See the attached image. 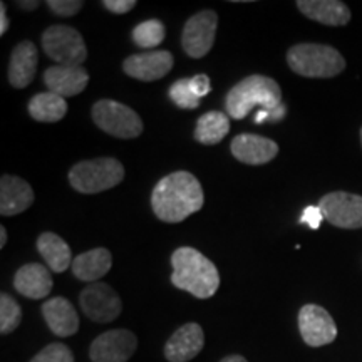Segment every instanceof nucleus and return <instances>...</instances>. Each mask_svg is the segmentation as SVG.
Listing matches in <instances>:
<instances>
[{"label": "nucleus", "mask_w": 362, "mask_h": 362, "mask_svg": "<svg viewBox=\"0 0 362 362\" xmlns=\"http://www.w3.org/2000/svg\"><path fill=\"white\" fill-rule=\"evenodd\" d=\"M205 194L197 176L188 171H175L158 181L151 193L155 215L165 223H180L202 210Z\"/></svg>", "instance_id": "f257e3e1"}, {"label": "nucleus", "mask_w": 362, "mask_h": 362, "mask_svg": "<svg viewBox=\"0 0 362 362\" xmlns=\"http://www.w3.org/2000/svg\"><path fill=\"white\" fill-rule=\"evenodd\" d=\"M171 284L180 291L189 292L197 298H210L218 291V269L202 252L192 247L176 248L171 255Z\"/></svg>", "instance_id": "f03ea898"}, {"label": "nucleus", "mask_w": 362, "mask_h": 362, "mask_svg": "<svg viewBox=\"0 0 362 362\" xmlns=\"http://www.w3.org/2000/svg\"><path fill=\"white\" fill-rule=\"evenodd\" d=\"M226 112L233 119H243L255 106L267 112L284 111L282 89L275 79L262 74H253L242 79L228 90L225 99Z\"/></svg>", "instance_id": "7ed1b4c3"}, {"label": "nucleus", "mask_w": 362, "mask_h": 362, "mask_svg": "<svg viewBox=\"0 0 362 362\" xmlns=\"http://www.w3.org/2000/svg\"><path fill=\"white\" fill-rule=\"evenodd\" d=\"M287 62L296 74L312 79L336 78L346 69L342 54L324 44H296L288 49Z\"/></svg>", "instance_id": "20e7f679"}, {"label": "nucleus", "mask_w": 362, "mask_h": 362, "mask_svg": "<svg viewBox=\"0 0 362 362\" xmlns=\"http://www.w3.org/2000/svg\"><path fill=\"white\" fill-rule=\"evenodd\" d=\"M124 178V166L116 158H96L74 165L69 171V183L76 192L94 194L117 187Z\"/></svg>", "instance_id": "39448f33"}, {"label": "nucleus", "mask_w": 362, "mask_h": 362, "mask_svg": "<svg viewBox=\"0 0 362 362\" xmlns=\"http://www.w3.org/2000/svg\"><path fill=\"white\" fill-rule=\"evenodd\" d=\"M94 124L104 133L119 139H133L143 133V121L136 111L123 103L101 99L90 110Z\"/></svg>", "instance_id": "423d86ee"}, {"label": "nucleus", "mask_w": 362, "mask_h": 362, "mask_svg": "<svg viewBox=\"0 0 362 362\" xmlns=\"http://www.w3.org/2000/svg\"><path fill=\"white\" fill-rule=\"evenodd\" d=\"M42 47L59 66H83L88 59V47L78 30L69 25H51L42 34Z\"/></svg>", "instance_id": "0eeeda50"}, {"label": "nucleus", "mask_w": 362, "mask_h": 362, "mask_svg": "<svg viewBox=\"0 0 362 362\" xmlns=\"http://www.w3.org/2000/svg\"><path fill=\"white\" fill-rule=\"evenodd\" d=\"M218 16L215 11H202L189 17L181 34V45L193 59L205 57L214 47Z\"/></svg>", "instance_id": "6e6552de"}, {"label": "nucleus", "mask_w": 362, "mask_h": 362, "mask_svg": "<svg viewBox=\"0 0 362 362\" xmlns=\"http://www.w3.org/2000/svg\"><path fill=\"white\" fill-rule=\"evenodd\" d=\"M324 220L346 230L362 228V197L347 192H332L320 198Z\"/></svg>", "instance_id": "1a4fd4ad"}, {"label": "nucleus", "mask_w": 362, "mask_h": 362, "mask_svg": "<svg viewBox=\"0 0 362 362\" xmlns=\"http://www.w3.org/2000/svg\"><path fill=\"white\" fill-rule=\"evenodd\" d=\"M81 309L90 320L107 324L117 319L123 310V302L111 285L104 282L90 284L79 296Z\"/></svg>", "instance_id": "9d476101"}, {"label": "nucleus", "mask_w": 362, "mask_h": 362, "mask_svg": "<svg viewBox=\"0 0 362 362\" xmlns=\"http://www.w3.org/2000/svg\"><path fill=\"white\" fill-rule=\"evenodd\" d=\"M298 330L310 347H322L337 337V325L324 307L307 304L298 312Z\"/></svg>", "instance_id": "9b49d317"}, {"label": "nucleus", "mask_w": 362, "mask_h": 362, "mask_svg": "<svg viewBox=\"0 0 362 362\" xmlns=\"http://www.w3.org/2000/svg\"><path fill=\"white\" fill-rule=\"evenodd\" d=\"M138 347V337L128 329H115L101 334L90 344L93 362H128Z\"/></svg>", "instance_id": "f8f14e48"}, {"label": "nucleus", "mask_w": 362, "mask_h": 362, "mask_svg": "<svg viewBox=\"0 0 362 362\" xmlns=\"http://www.w3.org/2000/svg\"><path fill=\"white\" fill-rule=\"evenodd\" d=\"M173 54L168 51H149L141 54H133L124 59L123 69L129 78L151 83L165 78L173 67Z\"/></svg>", "instance_id": "ddd939ff"}, {"label": "nucleus", "mask_w": 362, "mask_h": 362, "mask_svg": "<svg viewBox=\"0 0 362 362\" xmlns=\"http://www.w3.org/2000/svg\"><path fill=\"white\" fill-rule=\"evenodd\" d=\"M89 74L83 66H51L44 72L47 90L61 98H74L88 88Z\"/></svg>", "instance_id": "4468645a"}, {"label": "nucleus", "mask_w": 362, "mask_h": 362, "mask_svg": "<svg viewBox=\"0 0 362 362\" xmlns=\"http://www.w3.org/2000/svg\"><path fill=\"white\" fill-rule=\"evenodd\" d=\"M205 346V334L200 324H185L168 339L165 357L170 362H188L200 354Z\"/></svg>", "instance_id": "2eb2a0df"}, {"label": "nucleus", "mask_w": 362, "mask_h": 362, "mask_svg": "<svg viewBox=\"0 0 362 362\" xmlns=\"http://www.w3.org/2000/svg\"><path fill=\"white\" fill-rule=\"evenodd\" d=\"M232 155L245 165L260 166L279 155V144L259 134H238L232 141Z\"/></svg>", "instance_id": "dca6fc26"}, {"label": "nucleus", "mask_w": 362, "mask_h": 362, "mask_svg": "<svg viewBox=\"0 0 362 362\" xmlns=\"http://www.w3.org/2000/svg\"><path fill=\"white\" fill-rule=\"evenodd\" d=\"M34 203V189L19 176L4 175L0 180V214L13 216L25 211Z\"/></svg>", "instance_id": "f3484780"}, {"label": "nucleus", "mask_w": 362, "mask_h": 362, "mask_svg": "<svg viewBox=\"0 0 362 362\" xmlns=\"http://www.w3.org/2000/svg\"><path fill=\"white\" fill-rule=\"evenodd\" d=\"M37 47L30 40H22L13 47L8 64V83L12 88L24 89L33 83L37 71Z\"/></svg>", "instance_id": "a211bd4d"}, {"label": "nucleus", "mask_w": 362, "mask_h": 362, "mask_svg": "<svg viewBox=\"0 0 362 362\" xmlns=\"http://www.w3.org/2000/svg\"><path fill=\"white\" fill-rule=\"evenodd\" d=\"M52 275L42 264H27L17 270L13 277L16 291L27 298L40 300L52 291Z\"/></svg>", "instance_id": "6ab92c4d"}, {"label": "nucleus", "mask_w": 362, "mask_h": 362, "mask_svg": "<svg viewBox=\"0 0 362 362\" xmlns=\"http://www.w3.org/2000/svg\"><path fill=\"white\" fill-rule=\"evenodd\" d=\"M42 314L49 329L59 337H71L79 330L78 312L64 297L49 298L42 305Z\"/></svg>", "instance_id": "aec40b11"}, {"label": "nucleus", "mask_w": 362, "mask_h": 362, "mask_svg": "<svg viewBox=\"0 0 362 362\" xmlns=\"http://www.w3.org/2000/svg\"><path fill=\"white\" fill-rule=\"evenodd\" d=\"M297 7L310 21L324 25H347L351 21L349 7L339 0H298Z\"/></svg>", "instance_id": "412c9836"}, {"label": "nucleus", "mask_w": 362, "mask_h": 362, "mask_svg": "<svg viewBox=\"0 0 362 362\" xmlns=\"http://www.w3.org/2000/svg\"><path fill=\"white\" fill-rule=\"evenodd\" d=\"M112 255L107 248H93V250L81 253L72 262V275L83 282L96 284L111 270Z\"/></svg>", "instance_id": "4be33fe9"}, {"label": "nucleus", "mask_w": 362, "mask_h": 362, "mask_svg": "<svg viewBox=\"0 0 362 362\" xmlns=\"http://www.w3.org/2000/svg\"><path fill=\"white\" fill-rule=\"evenodd\" d=\"M37 250L54 274H62L72 265V253L67 243L59 235L45 232L37 238Z\"/></svg>", "instance_id": "5701e85b"}, {"label": "nucleus", "mask_w": 362, "mask_h": 362, "mask_svg": "<svg viewBox=\"0 0 362 362\" xmlns=\"http://www.w3.org/2000/svg\"><path fill=\"white\" fill-rule=\"evenodd\" d=\"M29 115L40 123H57L67 115V103L64 98L57 96L51 90H45L30 99Z\"/></svg>", "instance_id": "b1692460"}, {"label": "nucleus", "mask_w": 362, "mask_h": 362, "mask_svg": "<svg viewBox=\"0 0 362 362\" xmlns=\"http://www.w3.org/2000/svg\"><path fill=\"white\" fill-rule=\"evenodd\" d=\"M230 131V117L225 112L210 111L200 116L197 128H194V139L202 144H218Z\"/></svg>", "instance_id": "393cba45"}, {"label": "nucleus", "mask_w": 362, "mask_h": 362, "mask_svg": "<svg viewBox=\"0 0 362 362\" xmlns=\"http://www.w3.org/2000/svg\"><path fill=\"white\" fill-rule=\"evenodd\" d=\"M165 34H166V29L161 21L149 19L136 25L133 34H131V37H133V42L138 45V47L151 49V47H158V45L165 40Z\"/></svg>", "instance_id": "a878e982"}, {"label": "nucleus", "mask_w": 362, "mask_h": 362, "mask_svg": "<svg viewBox=\"0 0 362 362\" xmlns=\"http://www.w3.org/2000/svg\"><path fill=\"white\" fill-rule=\"evenodd\" d=\"M22 310L17 300L8 293H0V332L4 336L11 334L21 325Z\"/></svg>", "instance_id": "bb28decb"}, {"label": "nucleus", "mask_w": 362, "mask_h": 362, "mask_svg": "<svg viewBox=\"0 0 362 362\" xmlns=\"http://www.w3.org/2000/svg\"><path fill=\"white\" fill-rule=\"evenodd\" d=\"M170 98L178 107H183V110H197L200 106L202 99L193 93L192 83L189 79H180L176 83L171 84L170 88Z\"/></svg>", "instance_id": "cd10ccee"}, {"label": "nucleus", "mask_w": 362, "mask_h": 362, "mask_svg": "<svg viewBox=\"0 0 362 362\" xmlns=\"http://www.w3.org/2000/svg\"><path fill=\"white\" fill-rule=\"evenodd\" d=\"M30 362H74V354L66 344L52 342L37 352Z\"/></svg>", "instance_id": "c85d7f7f"}, {"label": "nucleus", "mask_w": 362, "mask_h": 362, "mask_svg": "<svg viewBox=\"0 0 362 362\" xmlns=\"http://www.w3.org/2000/svg\"><path fill=\"white\" fill-rule=\"evenodd\" d=\"M47 6L59 17H72L84 7L83 0H49Z\"/></svg>", "instance_id": "c756f323"}, {"label": "nucleus", "mask_w": 362, "mask_h": 362, "mask_svg": "<svg viewBox=\"0 0 362 362\" xmlns=\"http://www.w3.org/2000/svg\"><path fill=\"white\" fill-rule=\"evenodd\" d=\"M324 221V215L319 206H307L300 216V223L309 225L312 230H317Z\"/></svg>", "instance_id": "7c9ffc66"}, {"label": "nucleus", "mask_w": 362, "mask_h": 362, "mask_svg": "<svg viewBox=\"0 0 362 362\" xmlns=\"http://www.w3.org/2000/svg\"><path fill=\"white\" fill-rule=\"evenodd\" d=\"M189 83H192L193 93L197 94L198 98H205L208 93L211 90V83L210 78L206 74H197L194 78H189Z\"/></svg>", "instance_id": "2f4dec72"}, {"label": "nucleus", "mask_w": 362, "mask_h": 362, "mask_svg": "<svg viewBox=\"0 0 362 362\" xmlns=\"http://www.w3.org/2000/svg\"><path fill=\"white\" fill-rule=\"evenodd\" d=\"M103 6L112 13H128L136 7V0H103Z\"/></svg>", "instance_id": "473e14b6"}, {"label": "nucleus", "mask_w": 362, "mask_h": 362, "mask_svg": "<svg viewBox=\"0 0 362 362\" xmlns=\"http://www.w3.org/2000/svg\"><path fill=\"white\" fill-rule=\"evenodd\" d=\"M8 29V19H7V8L6 4L0 2V35H4Z\"/></svg>", "instance_id": "72a5a7b5"}, {"label": "nucleus", "mask_w": 362, "mask_h": 362, "mask_svg": "<svg viewBox=\"0 0 362 362\" xmlns=\"http://www.w3.org/2000/svg\"><path fill=\"white\" fill-rule=\"evenodd\" d=\"M220 362H248L245 357L243 356H238V354H233V356H226L225 359H221Z\"/></svg>", "instance_id": "f704fd0d"}, {"label": "nucleus", "mask_w": 362, "mask_h": 362, "mask_svg": "<svg viewBox=\"0 0 362 362\" xmlns=\"http://www.w3.org/2000/svg\"><path fill=\"white\" fill-rule=\"evenodd\" d=\"M7 243V230L6 226H0V248L6 247Z\"/></svg>", "instance_id": "c9c22d12"}, {"label": "nucleus", "mask_w": 362, "mask_h": 362, "mask_svg": "<svg viewBox=\"0 0 362 362\" xmlns=\"http://www.w3.org/2000/svg\"><path fill=\"white\" fill-rule=\"evenodd\" d=\"M19 7L25 8V11H34L39 7V2H19Z\"/></svg>", "instance_id": "e433bc0d"}, {"label": "nucleus", "mask_w": 362, "mask_h": 362, "mask_svg": "<svg viewBox=\"0 0 362 362\" xmlns=\"http://www.w3.org/2000/svg\"><path fill=\"white\" fill-rule=\"evenodd\" d=\"M361 143H362V129H361Z\"/></svg>", "instance_id": "4c0bfd02"}]
</instances>
